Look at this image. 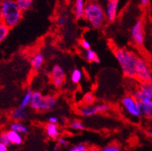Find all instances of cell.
Listing matches in <instances>:
<instances>
[{"instance_id":"6da1fadb","label":"cell","mask_w":152,"mask_h":151,"mask_svg":"<svg viewBox=\"0 0 152 151\" xmlns=\"http://www.w3.org/2000/svg\"><path fill=\"white\" fill-rule=\"evenodd\" d=\"M23 13L15 0H0V23L10 29L19 24Z\"/></svg>"},{"instance_id":"7a4b0ae2","label":"cell","mask_w":152,"mask_h":151,"mask_svg":"<svg viewBox=\"0 0 152 151\" xmlns=\"http://www.w3.org/2000/svg\"><path fill=\"white\" fill-rule=\"evenodd\" d=\"M114 54L124 76L129 79L136 78V64L138 56L134 52L127 49H114Z\"/></svg>"},{"instance_id":"3957f363","label":"cell","mask_w":152,"mask_h":151,"mask_svg":"<svg viewBox=\"0 0 152 151\" xmlns=\"http://www.w3.org/2000/svg\"><path fill=\"white\" fill-rule=\"evenodd\" d=\"M94 29H100L106 21L104 9L97 0H89L85 8L83 18Z\"/></svg>"},{"instance_id":"277c9868","label":"cell","mask_w":152,"mask_h":151,"mask_svg":"<svg viewBox=\"0 0 152 151\" xmlns=\"http://www.w3.org/2000/svg\"><path fill=\"white\" fill-rule=\"evenodd\" d=\"M57 100L52 95L43 96L41 93L35 91L33 93L30 108L37 112H43L53 109L56 106Z\"/></svg>"},{"instance_id":"5b68a950","label":"cell","mask_w":152,"mask_h":151,"mask_svg":"<svg viewBox=\"0 0 152 151\" xmlns=\"http://www.w3.org/2000/svg\"><path fill=\"white\" fill-rule=\"evenodd\" d=\"M122 107L127 114L133 118H139L141 117V109L139 103L135 98L130 95H125L121 100Z\"/></svg>"},{"instance_id":"8992f818","label":"cell","mask_w":152,"mask_h":151,"mask_svg":"<svg viewBox=\"0 0 152 151\" xmlns=\"http://www.w3.org/2000/svg\"><path fill=\"white\" fill-rule=\"evenodd\" d=\"M110 109V106L107 103H96L92 105H83L80 107L77 112L83 117H90L98 113H107Z\"/></svg>"},{"instance_id":"52a82bcc","label":"cell","mask_w":152,"mask_h":151,"mask_svg":"<svg viewBox=\"0 0 152 151\" xmlns=\"http://www.w3.org/2000/svg\"><path fill=\"white\" fill-rule=\"evenodd\" d=\"M136 80L140 82L152 81V70L145 59L138 57L136 64Z\"/></svg>"},{"instance_id":"ba28073f","label":"cell","mask_w":152,"mask_h":151,"mask_svg":"<svg viewBox=\"0 0 152 151\" xmlns=\"http://www.w3.org/2000/svg\"><path fill=\"white\" fill-rule=\"evenodd\" d=\"M131 96L138 102H145L152 100V81L141 82L137 88L131 92Z\"/></svg>"},{"instance_id":"9c48e42d","label":"cell","mask_w":152,"mask_h":151,"mask_svg":"<svg viewBox=\"0 0 152 151\" xmlns=\"http://www.w3.org/2000/svg\"><path fill=\"white\" fill-rule=\"evenodd\" d=\"M132 40L138 46H142L145 42V32L142 21L138 20L134 23L131 30Z\"/></svg>"},{"instance_id":"30bf717a","label":"cell","mask_w":152,"mask_h":151,"mask_svg":"<svg viewBox=\"0 0 152 151\" xmlns=\"http://www.w3.org/2000/svg\"><path fill=\"white\" fill-rule=\"evenodd\" d=\"M50 77L53 84L56 87H60L65 82V71L60 66L55 65L50 71Z\"/></svg>"},{"instance_id":"8fae6325","label":"cell","mask_w":152,"mask_h":151,"mask_svg":"<svg viewBox=\"0 0 152 151\" xmlns=\"http://www.w3.org/2000/svg\"><path fill=\"white\" fill-rule=\"evenodd\" d=\"M118 0H111L107 1L104 9V14L106 21L109 23H114L118 15Z\"/></svg>"},{"instance_id":"7c38bea8","label":"cell","mask_w":152,"mask_h":151,"mask_svg":"<svg viewBox=\"0 0 152 151\" xmlns=\"http://www.w3.org/2000/svg\"><path fill=\"white\" fill-rule=\"evenodd\" d=\"M11 118L14 121L23 122L26 120L28 118V112L26 109H23L20 107H16L11 112Z\"/></svg>"},{"instance_id":"4fadbf2b","label":"cell","mask_w":152,"mask_h":151,"mask_svg":"<svg viewBox=\"0 0 152 151\" xmlns=\"http://www.w3.org/2000/svg\"><path fill=\"white\" fill-rule=\"evenodd\" d=\"M45 132H46V136H48L50 139L56 140V139L60 138V133L57 124L48 123L45 126Z\"/></svg>"},{"instance_id":"5bb4252c","label":"cell","mask_w":152,"mask_h":151,"mask_svg":"<svg viewBox=\"0 0 152 151\" xmlns=\"http://www.w3.org/2000/svg\"><path fill=\"white\" fill-rule=\"evenodd\" d=\"M138 103L141 109V117L148 120H152V100Z\"/></svg>"},{"instance_id":"9a60e30c","label":"cell","mask_w":152,"mask_h":151,"mask_svg":"<svg viewBox=\"0 0 152 151\" xmlns=\"http://www.w3.org/2000/svg\"><path fill=\"white\" fill-rule=\"evenodd\" d=\"M44 63V55L41 53L35 54L30 59V66L33 70L39 71L42 68Z\"/></svg>"},{"instance_id":"2e32d148","label":"cell","mask_w":152,"mask_h":151,"mask_svg":"<svg viewBox=\"0 0 152 151\" xmlns=\"http://www.w3.org/2000/svg\"><path fill=\"white\" fill-rule=\"evenodd\" d=\"M87 2L86 0H75L74 2V15L77 19H81L83 18L85 8Z\"/></svg>"},{"instance_id":"e0dca14e","label":"cell","mask_w":152,"mask_h":151,"mask_svg":"<svg viewBox=\"0 0 152 151\" xmlns=\"http://www.w3.org/2000/svg\"><path fill=\"white\" fill-rule=\"evenodd\" d=\"M7 134L9 140H10L12 145H21L23 144V138L22 134L11 130H8Z\"/></svg>"},{"instance_id":"ac0fdd59","label":"cell","mask_w":152,"mask_h":151,"mask_svg":"<svg viewBox=\"0 0 152 151\" xmlns=\"http://www.w3.org/2000/svg\"><path fill=\"white\" fill-rule=\"evenodd\" d=\"M10 128L11 130H13L15 132L19 133L22 134V135L27 134L29 133V128L22 122L14 121V122H12L10 124Z\"/></svg>"},{"instance_id":"d6986e66","label":"cell","mask_w":152,"mask_h":151,"mask_svg":"<svg viewBox=\"0 0 152 151\" xmlns=\"http://www.w3.org/2000/svg\"><path fill=\"white\" fill-rule=\"evenodd\" d=\"M33 93V90H31L30 88L28 89V90H26V92L25 93V94H24V96H23L21 102L19 103V107H21V108H23V109H27V108L30 106Z\"/></svg>"},{"instance_id":"ffe728a7","label":"cell","mask_w":152,"mask_h":151,"mask_svg":"<svg viewBox=\"0 0 152 151\" xmlns=\"http://www.w3.org/2000/svg\"><path fill=\"white\" fill-rule=\"evenodd\" d=\"M83 57L87 62H94V63H100V59L96 53L91 49L86 50L83 52Z\"/></svg>"},{"instance_id":"44dd1931","label":"cell","mask_w":152,"mask_h":151,"mask_svg":"<svg viewBox=\"0 0 152 151\" xmlns=\"http://www.w3.org/2000/svg\"><path fill=\"white\" fill-rule=\"evenodd\" d=\"M15 1L18 7L23 12L30 9L31 7L33 6V0H15Z\"/></svg>"},{"instance_id":"7402d4cb","label":"cell","mask_w":152,"mask_h":151,"mask_svg":"<svg viewBox=\"0 0 152 151\" xmlns=\"http://www.w3.org/2000/svg\"><path fill=\"white\" fill-rule=\"evenodd\" d=\"M69 127L75 131H82L85 129V125L82 121L79 120H73L69 122Z\"/></svg>"},{"instance_id":"603a6c76","label":"cell","mask_w":152,"mask_h":151,"mask_svg":"<svg viewBox=\"0 0 152 151\" xmlns=\"http://www.w3.org/2000/svg\"><path fill=\"white\" fill-rule=\"evenodd\" d=\"M82 77H83L82 71L79 69H74L71 73L70 79H71V81L73 83L77 84V83H79L80 81L81 80Z\"/></svg>"},{"instance_id":"cb8c5ba5","label":"cell","mask_w":152,"mask_h":151,"mask_svg":"<svg viewBox=\"0 0 152 151\" xmlns=\"http://www.w3.org/2000/svg\"><path fill=\"white\" fill-rule=\"evenodd\" d=\"M95 100H96V98H95L94 95L92 93H87L83 96V105H92V104H94Z\"/></svg>"},{"instance_id":"d4e9b609","label":"cell","mask_w":152,"mask_h":151,"mask_svg":"<svg viewBox=\"0 0 152 151\" xmlns=\"http://www.w3.org/2000/svg\"><path fill=\"white\" fill-rule=\"evenodd\" d=\"M10 29L9 27L0 23V42H2L6 39V37L10 33Z\"/></svg>"},{"instance_id":"484cf974","label":"cell","mask_w":152,"mask_h":151,"mask_svg":"<svg viewBox=\"0 0 152 151\" xmlns=\"http://www.w3.org/2000/svg\"><path fill=\"white\" fill-rule=\"evenodd\" d=\"M101 151H121V147L118 144L111 143L103 147Z\"/></svg>"},{"instance_id":"4316f807","label":"cell","mask_w":152,"mask_h":151,"mask_svg":"<svg viewBox=\"0 0 152 151\" xmlns=\"http://www.w3.org/2000/svg\"><path fill=\"white\" fill-rule=\"evenodd\" d=\"M0 143L5 144L6 146H7L8 147L12 146V144L10 143V140H9V137H8L7 131L1 133V134H0Z\"/></svg>"},{"instance_id":"83f0119b","label":"cell","mask_w":152,"mask_h":151,"mask_svg":"<svg viewBox=\"0 0 152 151\" xmlns=\"http://www.w3.org/2000/svg\"><path fill=\"white\" fill-rule=\"evenodd\" d=\"M87 147H88V146L87 144H83V143H80V144H77V145L72 147L68 151H86Z\"/></svg>"},{"instance_id":"f1b7e54d","label":"cell","mask_w":152,"mask_h":151,"mask_svg":"<svg viewBox=\"0 0 152 151\" xmlns=\"http://www.w3.org/2000/svg\"><path fill=\"white\" fill-rule=\"evenodd\" d=\"M67 17L66 16V15H60L59 17L57 18V20H56V23H57V25L59 26H64L67 23Z\"/></svg>"},{"instance_id":"f546056e","label":"cell","mask_w":152,"mask_h":151,"mask_svg":"<svg viewBox=\"0 0 152 151\" xmlns=\"http://www.w3.org/2000/svg\"><path fill=\"white\" fill-rule=\"evenodd\" d=\"M80 46L84 50L91 49V42H89V41H87V39H82L80 40Z\"/></svg>"},{"instance_id":"4dcf8cb0","label":"cell","mask_w":152,"mask_h":151,"mask_svg":"<svg viewBox=\"0 0 152 151\" xmlns=\"http://www.w3.org/2000/svg\"><path fill=\"white\" fill-rule=\"evenodd\" d=\"M57 144L60 146V147H67L68 145V141L66 138L60 137L59 139H58Z\"/></svg>"},{"instance_id":"1f68e13d","label":"cell","mask_w":152,"mask_h":151,"mask_svg":"<svg viewBox=\"0 0 152 151\" xmlns=\"http://www.w3.org/2000/svg\"><path fill=\"white\" fill-rule=\"evenodd\" d=\"M59 120H60L59 118L57 117H56V116H51L48 119L49 123H54V124H57V123L59 122Z\"/></svg>"},{"instance_id":"d6a6232c","label":"cell","mask_w":152,"mask_h":151,"mask_svg":"<svg viewBox=\"0 0 152 151\" xmlns=\"http://www.w3.org/2000/svg\"><path fill=\"white\" fill-rule=\"evenodd\" d=\"M86 151H101V150L96 147H88Z\"/></svg>"},{"instance_id":"836d02e7","label":"cell","mask_w":152,"mask_h":151,"mask_svg":"<svg viewBox=\"0 0 152 151\" xmlns=\"http://www.w3.org/2000/svg\"><path fill=\"white\" fill-rule=\"evenodd\" d=\"M7 150H8L7 146L2 144V143H0V151H7Z\"/></svg>"},{"instance_id":"e575fe53","label":"cell","mask_w":152,"mask_h":151,"mask_svg":"<svg viewBox=\"0 0 152 151\" xmlns=\"http://www.w3.org/2000/svg\"><path fill=\"white\" fill-rule=\"evenodd\" d=\"M149 3V0H141V6H146Z\"/></svg>"},{"instance_id":"d590c367","label":"cell","mask_w":152,"mask_h":151,"mask_svg":"<svg viewBox=\"0 0 152 151\" xmlns=\"http://www.w3.org/2000/svg\"><path fill=\"white\" fill-rule=\"evenodd\" d=\"M60 147L58 144H56V145H54L53 147V151H59V150H60Z\"/></svg>"},{"instance_id":"8d00e7d4","label":"cell","mask_w":152,"mask_h":151,"mask_svg":"<svg viewBox=\"0 0 152 151\" xmlns=\"http://www.w3.org/2000/svg\"><path fill=\"white\" fill-rule=\"evenodd\" d=\"M147 134L148 135V136H150L151 138H152V130H148L147 131Z\"/></svg>"},{"instance_id":"74e56055","label":"cell","mask_w":152,"mask_h":151,"mask_svg":"<svg viewBox=\"0 0 152 151\" xmlns=\"http://www.w3.org/2000/svg\"><path fill=\"white\" fill-rule=\"evenodd\" d=\"M107 1H111V0H107Z\"/></svg>"}]
</instances>
